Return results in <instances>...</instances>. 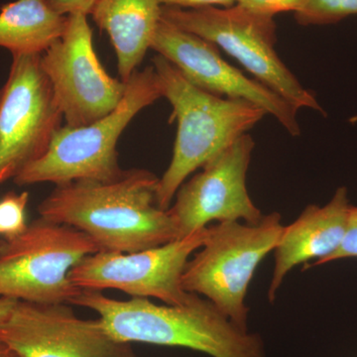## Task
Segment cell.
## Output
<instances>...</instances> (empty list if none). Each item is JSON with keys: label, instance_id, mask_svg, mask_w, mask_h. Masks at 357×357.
I'll list each match as a JSON object with an SVG mask.
<instances>
[{"label": "cell", "instance_id": "1", "mask_svg": "<svg viewBox=\"0 0 357 357\" xmlns=\"http://www.w3.org/2000/svg\"><path fill=\"white\" fill-rule=\"evenodd\" d=\"M159 180L134 168L112 180L56 185L39 204L40 218L84 232L100 251L130 253L163 245L178 234L169 211L157 204Z\"/></svg>", "mask_w": 357, "mask_h": 357}, {"label": "cell", "instance_id": "2", "mask_svg": "<svg viewBox=\"0 0 357 357\" xmlns=\"http://www.w3.org/2000/svg\"><path fill=\"white\" fill-rule=\"evenodd\" d=\"M98 314L107 333L126 344L185 347L211 357H267L257 333L237 328L211 301L192 293L183 305H157L148 298L115 300L83 290L72 302Z\"/></svg>", "mask_w": 357, "mask_h": 357}, {"label": "cell", "instance_id": "3", "mask_svg": "<svg viewBox=\"0 0 357 357\" xmlns=\"http://www.w3.org/2000/svg\"><path fill=\"white\" fill-rule=\"evenodd\" d=\"M162 98L172 105L177 136L170 165L159 180L157 204L170 208L178 188L192 174L255 128L266 112L253 103L203 91L162 56L153 58Z\"/></svg>", "mask_w": 357, "mask_h": 357}, {"label": "cell", "instance_id": "4", "mask_svg": "<svg viewBox=\"0 0 357 357\" xmlns=\"http://www.w3.org/2000/svg\"><path fill=\"white\" fill-rule=\"evenodd\" d=\"M162 98L153 66L137 70L126 82V91L114 112L88 126H62L48 149L15 178L18 185L73 181L112 180L123 169L119 163L117 143L122 132L141 110Z\"/></svg>", "mask_w": 357, "mask_h": 357}, {"label": "cell", "instance_id": "5", "mask_svg": "<svg viewBox=\"0 0 357 357\" xmlns=\"http://www.w3.org/2000/svg\"><path fill=\"white\" fill-rule=\"evenodd\" d=\"M283 229L279 213L264 215L255 225H211L204 245L185 265L183 288L211 301L237 328L248 332L249 284L260 262L274 251Z\"/></svg>", "mask_w": 357, "mask_h": 357}, {"label": "cell", "instance_id": "6", "mask_svg": "<svg viewBox=\"0 0 357 357\" xmlns=\"http://www.w3.org/2000/svg\"><path fill=\"white\" fill-rule=\"evenodd\" d=\"M98 251L84 232L39 218L20 236L0 241V297L72 304L83 290L70 281V270Z\"/></svg>", "mask_w": 357, "mask_h": 357}, {"label": "cell", "instance_id": "7", "mask_svg": "<svg viewBox=\"0 0 357 357\" xmlns=\"http://www.w3.org/2000/svg\"><path fill=\"white\" fill-rule=\"evenodd\" d=\"M161 16L222 48L255 79L296 109L306 107L324 114L314 95L303 86L275 51L277 37L273 17L253 13L239 4L191 9L163 6Z\"/></svg>", "mask_w": 357, "mask_h": 357}, {"label": "cell", "instance_id": "8", "mask_svg": "<svg viewBox=\"0 0 357 357\" xmlns=\"http://www.w3.org/2000/svg\"><path fill=\"white\" fill-rule=\"evenodd\" d=\"M41 55H13L0 89V185L39 159L62 128L64 119Z\"/></svg>", "mask_w": 357, "mask_h": 357}, {"label": "cell", "instance_id": "9", "mask_svg": "<svg viewBox=\"0 0 357 357\" xmlns=\"http://www.w3.org/2000/svg\"><path fill=\"white\" fill-rule=\"evenodd\" d=\"M208 234V227L136 252L98 251L77 263L70 270V279L82 290L114 289L132 298H154L172 306L185 304L192 293L183 288V273Z\"/></svg>", "mask_w": 357, "mask_h": 357}, {"label": "cell", "instance_id": "10", "mask_svg": "<svg viewBox=\"0 0 357 357\" xmlns=\"http://www.w3.org/2000/svg\"><path fill=\"white\" fill-rule=\"evenodd\" d=\"M84 14L68 15L63 36L41 55L65 126H88L121 103L126 83L107 74L93 48V30Z\"/></svg>", "mask_w": 357, "mask_h": 357}, {"label": "cell", "instance_id": "11", "mask_svg": "<svg viewBox=\"0 0 357 357\" xmlns=\"http://www.w3.org/2000/svg\"><path fill=\"white\" fill-rule=\"evenodd\" d=\"M255 142L248 133L208 160L199 173L178 188L168 208L178 238L206 229L210 223L262 220L246 187V177Z\"/></svg>", "mask_w": 357, "mask_h": 357}, {"label": "cell", "instance_id": "12", "mask_svg": "<svg viewBox=\"0 0 357 357\" xmlns=\"http://www.w3.org/2000/svg\"><path fill=\"white\" fill-rule=\"evenodd\" d=\"M68 305L18 301L0 324V340L20 357H137L100 319L79 318Z\"/></svg>", "mask_w": 357, "mask_h": 357}, {"label": "cell", "instance_id": "13", "mask_svg": "<svg viewBox=\"0 0 357 357\" xmlns=\"http://www.w3.org/2000/svg\"><path fill=\"white\" fill-rule=\"evenodd\" d=\"M150 49L175 66L192 84L220 98L244 100L271 114L292 136L301 134L297 112L275 91L223 60L218 47L161 16Z\"/></svg>", "mask_w": 357, "mask_h": 357}, {"label": "cell", "instance_id": "14", "mask_svg": "<svg viewBox=\"0 0 357 357\" xmlns=\"http://www.w3.org/2000/svg\"><path fill=\"white\" fill-rule=\"evenodd\" d=\"M351 204L345 188H340L330 203L307 206L295 222L284 227L274 249L273 276L268 299L273 303L284 279L294 267L314 260L307 268L323 264L344 241Z\"/></svg>", "mask_w": 357, "mask_h": 357}, {"label": "cell", "instance_id": "15", "mask_svg": "<svg viewBox=\"0 0 357 357\" xmlns=\"http://www.w3.org/2000/svg\"><path fill=\"white\" fill-rule=\"evenodd\" d=\"M162 7L161 0H96L91 15L109 35L124 83L138 70L151 47Z\"/></svg>", "mask_w": 357, "mask_h": 357}, {"label": "cell", "instance_id": "16", "mask_svg": "<svg viewBox=\"0 0 357 357\" xmlns=\"http://www.w3.org/2000/svg\"><path fill=\"white\" fill-rule=\"evenodd\" d=\"M68 16L50 0H15L0 8V48L13 55L43 54L64 34Z\"/></svg>", "mask_w": 357, "mask_h": 357}, {"label": "cell", "instance_id": "17", "mask_svg": "<svg viewBox=\"0 0 357 357\" xmlns=\"http://www.w3.org/2000/svg\"><path fill=\"white\" fill-rule=\"evenodd\" d=\"M294 15L301 25L335 24L357 15V0H304Z\"/></svg>", "mask_w": 357, "mask_h": 357}, {"label": "cell", "instance_id": "18", "mask_svg": "<svg viewBox=\"0 0 357 357\" xmlns=\"http://www.w3.org/2000/svg\"><path fill=\"white\" fill-rule=\"evenodd\" d=\"M28 199L27 192L20 195L10 192L0 199V234L6 238L20 236L27 229L25 211Z\"/></svg>", "mask_w": 357, "mask_h": 357}, {"label": "cell", "instance_id": "19", "mask_svg": "<svg viewBox=\"0 0 357 357\" xmlns=\"http://www.w3.org/2000/svg\"><path fill=\"white\" fill-rule=\"evenodd\" d=\"M304 0H238L237 4L262 15L273 17L276 14L295 13Z\"/></svg>", "mask_w": 357, "mask_h": 357}, {"label": "cell", "instance_id": "20", "mask_svg": "<svg viewBox=\"0 0 357 357\" xmlns=\"http://www.w3.org/2000/svg\"><path fill=\"white\" fill-rule=\"evenodd\" d=\"M357 257V206L349 208V220H347V231L344 241L337 250L326 258L323 264L344 258Z\"/></svg>", "mask_w": 357, "mask_h": 357}, {"label": "cell", "instance_id": "21", "mask_svg": "<svg viewBox=\"0 0 357 357\" xmlns=\"http://www.w3.org/2000/svg\"><path fill=\"white\" fill-rule=\"evenodd\" d=\"M96 0H50L51 6L62 15L84 14L89 15L93 13Z\"/></svg>", "mask_w": 357, "mask_h": 357}, {"label": "cell", "instance_id": "22", "mask_svg": "<svg viewBox=\"0 0 357 357\" xmlns=\"http://www.w3.org/2000/svg\"><path fill=\"white\" fill-rule=\"evenodd\" d=\"M162 6L191 9L201 7H231L236 6L238 0H161Z\"/></svg>", "mask_w": 357, "mask_h": 357}, {"label": "cell", "instance_id": "23", "mask_svg": "<svg viewBox=\"0 0 357 357\" xmlns=\"http://www.w3.org/2000/svg\"><path fill=\"white\" fill-rule=\"evenodd\" d=\"M17 302L18 300L13 298L0 297V324L10 314Z\"/></svg>", "mask_w": 357, "mask_h": 357}, {"label": "cell", "instance_id": "24", "mask_svg": "<svg viewBox=\"0 0 357 357\" xmlns=\"http://www.w3.org/2000/svg\"><path fill=\"white\" fill-rule=\"evenodd\" d=\"M0 357H20L15 351L0 340Z\"/></svg>", "mask_w": 357, "mask_h": 357}]
</instances>
